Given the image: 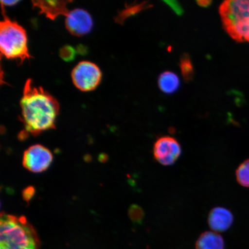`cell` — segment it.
<instances>
[{
  "label": "cell",
  "instance_id": "1",
  "mask_svg": "<svg viewBox=\"0 0 249 249\" xmlns=\"http://www.w3.org/2000/svg\"><path fill=\"white\" fill-rule=\"evenodd\" d=\"M21 121L24 135L36 136L43 132L55 128L60 105L57 99L42 87L34 85L32 80L26 81L20 102Z\"/></svg>",
  "mask_w": 249,
  "mask_h": 249
},
{
  "label": "cell",
  "instance_id": "2",
  "mask_svg": "<svg viewBox=\"0 0 249 249\" xmlns=\"http://www.w3.org/2000/svg\"><path fill=\"white\" fill-rule=\"evenodd\" d=\"M35 229L24 216L2 213L0 220V249H38Z\"/></svg>",
  "mask_w": 249,
  "mask_h": 249
},
{
  "label": "cell",
  "instance_id": "3",
  "mask_svg": "<svg viewBox=\"0 0 249 249\" xmlns=\"http://www.w3.org/2000/svg\"><path fill=\"white\" fill-rule=\"evenodd\" d=\"M4 18L0 23V49L1 55L8 59L19 60L20 64L31 57L27 45L26 30L6 16L1 5Z\"/></svg>",
  "mask_w": 249,
  "mask_h": 249
},
{
  "label": "cell",
  "instance_id": "4",
  "mask_svg": "<svg viewBox=\"0 0 249 249\" xmlns=\"http://www.w3.org/2000/svg\"><path fill=\"white\" fill-rule=\"evenodd\" d=\"M223 27L236 42H249V0H229L220 5Z\"/></svg>",
  "mask_w": 249,
  "mask_h": 249
},
{
  "label": "cell",
  "instance_id": "5",
  "mask_svg": "<svg viewBox=\"0 0 249 249\" xmlns=\"http://www.w3.org/2000/svg\"><path fill=\"white\" fill-rule=\"evenodd\" d=\"M102 74L99 68L93 62H80L71 71L74 85L82 91H90L100 84Z\"/></svg>",
  "mask_w": 249,
  "mask_h": 249
},
{
  "label": "cell",
  "instance_id": "6",
  "mask_svg": "<svg viewBox=\"0 0 249 249\" xmlns=\"http://www.w3.org/2000/svg\"><path fill=\"white\" fill-rule=\"evenodd\" d=\"M182 154L181 146L178 140L169 136H161L157 140L153 147L155 160L163 166L174 164Z\"/></svg>",
  "mask_w": 249,
  "mask_h": 249
},
{
  "label": "cell",
  "instance_id": "7",
  "mask_svg": "<svg viewBox=\"0 0 249 249\" xmlns=\"http://www.w3.org/2000/svg\"><path fill=\"white\" fill-rule=\"evenodd\" d=\"M53 160L52 152L40 144L31 146L24 151L23 165L25 169L34 173H42L51 166Z\"/></svg>",
  "mask_w": 249,
  "mask_h": 249
},
{
  "label": "cell",
  "instance_id": "8",
  "mask_svg": "<svg viewBox=\"0 0 249 249\" xmlns=\"http://www.w3.org/2000/svg\"><path fill=\"white\" fill-rule=\"evenodd\" d=\"M65 26L73 36H82L89 34L93 27V20L88 12L76 8L68 13L65 19Z\"/></svg>",
  "mask_w": 249,
  "mask_h": 249
},
{
  "label": "cell",
  "instance_id": "9",
  "mask_svg": "<svg viewBox=\"0 0 249 249\" xmlns=\"http://www.w3.org/2000/svg\"><path fill=\"white\" fill-rule=\"evenodd\" d=\"M233 215L231 211L224 207H217L210 212L208 223L214 232H225L232 225Z\"/></svg>",
  "mask_w": 249,
  "mask_h": 249
},
{
  "label": "cell",
  "instance_id": "10",
  "mask_svg": "<svg viewBox=\"0 0 249 249\" xmlns=\"http://www.w3.org/2000/svg\"><path fill=\"white\" fill-rule=\"evenodd\" d=\"M71 1H33L34 7L39 9L40 14H45L50 19L54 20L58 16L67 17L69 11L67 8L68 3Z\"/></svg>",
  "mask_w": 249,
  "mask_h": 249
},
{
  "label": "cell",
  "instance_id": "11",
  "mask_svg": "<svg viewBox=\"0 0 249 249\" xmlns=\"http://www.w3.org/2000/svg\"><path fill=\"white\" fill-rule=\"evenodd\" d=\"M225 241L219 233L213 231L202 233L196 242V249H225Z\"/></svg>",
  "mask_w": 249,
  "mask_h": 249
},
{
  "label": "cell",
  "instance_id": "12",
  "mask_svg": "<svg viewBox=\"0 0 249 249\" xmlns=\"http://www.w3.org/2000/svg\"><path fill=\"white\" fill-rule=\"evenodd\" d=\"M159 88L166 94H173L178 91L180 87L179 77L171 71H165L158 77Z\"/></svg>",
  "mask_w": 249,
  "mask_h": 249
},
{
  "label": "cell",
  "instance_id": "13",
  "mask_svg": "<svg viewBox=\"0 0 249 249\" xmlns=\"http://www.w3.org/2000/svg\"><path fill=\"white\" fill-rule=\"evenodd\" d=\"M151 7L152 5L149 4L147 1L142 2L137 4L126 5L125 8L118 14L115 20H116L117 23L123 24L124 20L127 19V18L138 14L140 12Z\"/></svg>",
  "mask_w": 249,
  "mask_h": 249
},
{
  "label": "cell",
  "instance_id": "14",
  "mask_svg": "<svg viewBox=\"0 0 249 249\" xmlns=\"http://www.w3.org/2000/svg\"><path fill=\"white\" fill-rule=\"evenodd\" d=\"M180 69L185 82H191L194 79V67L189 54L185 53L180 57Z\"/></svg>",
  "mask_w": 249,
  "mask_h": 249
},
{
  "label": "cell",
  "instance_id": "15",
  "mask_svg": "<svg viewBox=\"0 0 249 249\" xmlns=\"http://www.w3.org/2000/svg\"><path fill=\"white\" fill-rule=\"evenodd\" d=\"M235 176L239 185L249 188V159L239 165L236 170Z\"/></svg>",
  "mask_w": 249,
  "mask_h": 249
},
{
  "label": "cell",
  "instance_id": "16",
  "mask_svg": "<svg viewBox=\"0 0 249 249\" xmlns=\"http://www.w3.org/2000/svg\"><path fill=\"white\" fill-rule=\"evenodd\" d=\"M129 217L133 222L140 224L144 219L145 213L144 210L138 205L134 204L129 208Z\"/></svg>",
  "mask_w": 249,
  "mask_h": 249
},
{
  "label": "cell",
  "instance_id": "17",
  "mask_svg": "<svg viewBox=\"0 0 249 249\" xmlns=\"http://www.w3.org/2000/svg\"><path fill=\"white\" fill-rule=\"evenodd\" d=\"M61 57L64 60L70 61L73 60L74 58V51L72 47L71 46H64L61 49L60 52Z\"/></svg>",
  "mask_w": 249,
  "mask_h": 249
},
{
  "label": "cell",
  "instance_id": "18",
  "mask_svg": "<svg viewBox=\"0 0 249 249\" xmlns=\"http://www.w3.org/2000/svg\"><path fill=\"white\" fill-rule=\"evenodd\" d=\"M164 2L166 3L167 5H169L170 8H171L177 15H181L183 14V9L178 2L176 1H165Z\"/></svg>",
  "mask_w": 249,
  "mask_h": 249
},
{
  "label": "cell",
  "instance_id": "19",
  "mask_svg": "<svg viewBox=\"0 0 249 249\" xmlns=\"http://www.w3.org/2000/svg\"><path fill=\"white\" fill-rule=\"evenodd\" d=\"M211 1H197V3L199 6H201L202 7L206 8L209 7L212 4Z\"/></svg>",
  "mask_w": 249,
  "mask_h": 249
},
{
  "label": "cell",
  "instance_id": "20",
  "mask_svg": "<svg viewBox=\"0 0 249 249\" xmlns=\"http://www.w3.org/2000/svg\"><path fill=\"white\" fill-rule=\"evenodd\" d=\"M18 2V1H1V5L3 6L14 5Z\"/></svg>",
  "mask_w": 249,
  "mask_h": 249
}]
</instances>
